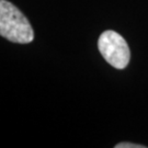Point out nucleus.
Instances as JSON below:
<instances>
[{
  "label": "nucleus",
  "instance_id": "obj_2",
  "mask_svg": "<svg viewBox=\"0 0 148 148\" xmlns=\"http://www.w3.org/2000/svg\"><path fill=\"white\" fill-rule=\"evenodd\" d=\"M101 55L111 66L116 69L125 68L131 59V51L126 41L115 31L103 32L98 41Z\"/></svg>",
  "mask_w": 148,
  "mask_h": 148
},
{
  "label": "nucleus",
  "instance_id": "obj_1",
  "mask_svg": "<svg viewBox=\"0 0 148 148\" xmlns=\"http://www.w3.org/2000/svg\"><path fill=\"white\" fill-rule=\"evenodd\" d=\"M0 36L16 44H29L34 40L27 18L7 0H0Z\"/></svg>",
  "mask_w": 148,
  "mask_h": 148
},
{
  "label": "nucleus",
  "instance_id": "obj_3",
  "mask_svg": "<svg viewBox=\"0 0 148 148\" xmlns=\"http://www.w3.org/2000/svg\"><path fill=\"white\" fill-rule=\"evenodd\" d=\"M115 148H146L144 145H138V144L133 143H120L114 146Z\"/></svg>",
  "mask_w": 148,
  "mask_h": 148
}]
</instances>
